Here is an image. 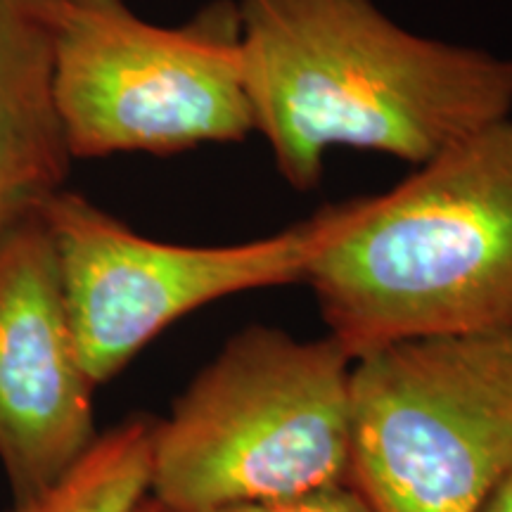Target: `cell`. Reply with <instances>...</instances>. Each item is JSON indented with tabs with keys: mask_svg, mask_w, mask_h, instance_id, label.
I'll list each match as a JSON object with an SVG mask.
<instances>
[{
	"mask_svg": "<svg viewBox=\"0 0 512 512\" xmlns=\"http://www.w3.org/2000/svg\"><path fill=\"white\" fill-rule=\"evenodd\" d=\"M254 133L294 190L337 147L418 166L512 114V57L403 29L375 0H235Z\"/></svg>",
	"mask_w": 512,
	"mask_h": 512,
	"instance_id": "cell-1",
	"label": "cell"
},
{
	"mask_svg": "<svg viewBox=\"0 0 512 512\" xmlns=\"http://www.w3.org/2000/svg\"><path fill=\"white\" fill-rule=\"evenodd\" d=\"M313 216L304 285L354 358L396 339L512 330V114L394 188Z\"/></svg>",
	"mask_w": 512,
	"mask_h": 512,
	"instance_id": "cell-2",
	"label": "cell"
},
{
	"mask_svg": "<svg viewBox=\"0 0 512 512\" xmlns=\"http://www.w3.org/2000/svg\"><path fill=\"white\" fill-rule=\"evenodd\" d=\"M351 363L332 335L235 332L152 420L147 496L169 512H211L349 482Z\"/></svg>",
	"mask_w": 512,
	"mask_h": 512,
	"instance_id": "cell-3",
	"label": "cell"
},
{
	"mask_svg": "<svg viewBox=\"0 0 512 512\" xmlns=\"http://www.w3.org/2000/svg\"><path fill=\"white\" fill-rule=\"evenodd\" d=\"M349 482L375 512H484L512 477V330L356 356Z\"/></svg>",
	"mask_w": 512,
	"mask_h": 512,
	"instance_id": "cell-4",
	"label": "cell"
},
{
	"mask_svg": "<svg viewBox=\"0 0 512 512\" xmlns=\"http://www.w3.org/2000/svg\"><path fill=\"white\" fill-rule=\"evenodd\" d=\"M53 95L72 159L178 155L254 133L235 0L178 29L126 0H50Z\"/></svg>",
	"mask_w": 512,
	"mask_h": 512,
	"instance_id": "cell-5",
	"label": "cell"
},
{
	"mask_svg": "<svg viewBox=\"0 0 512 512\" xmlns=\"http://www.w3.org/2000/svg\"><path fill=\"white\" fill-rule=\"evenodd\" d=\"M60 264L83 370L114 380L166 328L233 294L304 283L316 216L238 245L145 238L72 190L41 209Z\"/></svg>",
	"mask_w": 512,
	"mask_h": 512,
	"instance_id": "cell-6",
	"label": "cell"
},
{
	"mask_svg": "<svg viewBox=\"0 0 512 512\" xmlns=\"http://www.w3.org/2000/svg\"><path fill=\"white\" fill-rule=\"evenodd\" d=\"M60 264L38 211L0 238V465L12 501L67 475L98 439Z\"/></svg>",
	"mask_w": 512,
	"mask_h": 512,
	"instance_id": "cell-7",
	"label": "cell"
},
{
	"mask_svg": "<svg viewBox=\"0 0 512 512\" xmlns=\"http://www.w3.org/2000/svg\"><path fill=\"white\" fill-rule=\"evenodd\" d=\"M72 162L53 95L50 0H0V238L64 190Z\"/></svg>",
	"mask_w": 512,
	"mask_h": 512,
	"instance_id": "cell-8",
	"label": "cell"
},
{
	"mask_svg": "<svg viewBox=\"0 0 512 512\" xmlns=\"http://www.w3.org/2000/svg\"><path fill=\"white\" fill-rule=\"evenodd\" d=\"M152 420L131 415L100 432L60 482L8 512H133L150 491Z\"/></svg>",
	"mask_w": 512,
	"mask_h": 512,
	"instance_id": "cell-9",
	"label": "cell"
},
{
	"mask_svg": "<svg viewBox=\"0 0 512 512\" xmlns=\"http://www.w3.org/2000/svg\"><path fill=\"white\" fill-rule=\"evenodd\" d=\"M211 512H375L351 482H337L299 491V494L238 503Z\"/></svg>",
	"mask_w": 512,
	"mask_h": 512,
	"instance_id": "cell-10",
	"label": "cell"
},
{
	"mask_svg": "<svg viewBox=\"0 0 512 512\" xmlns=\"http://www.w3.org/2000/svg\"><path fill=\"white\" fill-rule=\"evenodd\" d=\"M484 512H512V477H508V482L496 491V496L491 498Z\"/></svg>",
	"mask_w": 512,
	"mask_h": 512,
	"instance_id": "cell-11",
	"label": "cell"
},
{
	"mask_svg": "<svg viewBox=\"0 0 512 512\" xmlns=\"http://www.w3.org/2000/svg\"><path fill=\"white\" fill-rule=\"evenodd\" d=\"M133 512H169V510H164L162 505H159L157 501H152L150 496H145L143 501H140V505Z\"/></svg>",
	"mask_w": 512,
	"mask_h": 512,
	"instance_id": "cell-12",
	"label": "cell"
}]
</instances>
